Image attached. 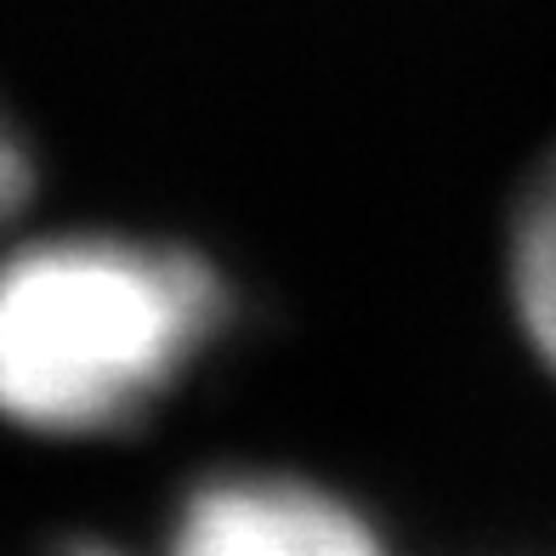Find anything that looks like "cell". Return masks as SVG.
Returning a JSON list of instances; mask_svg holds the SVG:
<instances>
[{
	"instance_id": "1",
	"label": "cell",
	"mask_w": 556,
	"mask_h": 556,
	"mask_svg": "<svg viewBox=\"0 0 556 556\" xmlns=\"http://www.w3.org/2000/svg\"><path fill=\"white\" fill-rule=\"evenodd\" d=\"M227 324V285L176 244L52 233L0 256V420L103 438L142 420Z\"/></svg>"
},
{
	"instance_id": "2",
	"label": "cell",
	"mask_w": 556,
	"mask_h": 556,
	"mask_svg": "<svg viewBox=\"0 0 556 556\" xmlns=\"http://www.w3.org/2000/svg\"><path fill=\"white\" fill-rule=\"evenodd\" d=\"M170 556H387V545L330 489L278 471H233L188 494Z\"/></svg>"
},
{
	"instance_id": "3",
	"label": "cell",
	"mask_w": 556,
	"mask_h": 556,
	"mask_svg": "<svg viewBox=\"0 0 556 556\" xmlns=\"http://www.w3.org/2000/svg\"><path fill=\"white\" fill-rule=\"evenodd\" d=\"M511 301L534 352L556 369V154L528 182L511 222Z\"/></svg>"
},
{
	"instance_id": "4",
	"label": "cell",
	"mask_w": 556,
	"mask_h": 556,
	"mask_svg": "<svg viewBox=\"0 0 556 556\" xmlns=\"http://www.w3.org/2000/svg\"><path fill=\"white\" fill-rule=\"evenodd\" d=\"M29 188H35V154L12 125V114L0 109V227L29 205Z\"/></svg>"
},
{
	"instance_id": "5",
	"label": "cell",
	"mask_w": 556,
	"mask_h": 556,
	"mask_svg": "<svg viewBox=\"0 0 556 556\" xmlns=\"http://www.w3.org/2000/svg\"><path fill=\"white\" fill-rule=\"evenodd\" d=\"M68 556H119V551H109V545H74Z\"/></svg>"
}]
</instances>
